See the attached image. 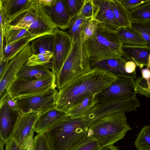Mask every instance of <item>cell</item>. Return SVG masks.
Returning a JSON list of instances; mask_svg holds the SVG:
<instances>
[{"label": "cell", "instance_id": "1", "mask_svg": "<svg viewBox=\"0 0 150 150\" xmlns=\"http://www.w3.org/2000/svg\"><path fill=\"white\" fill-rule=\"evenodd\" d=\"M117 78L99 69H92L58 90L55 107L67 112L85 98L103 91Z\"/></svg>", "mask_w": 150, "mask_h": 150}, {"label": "cell", "instance_id": "2", "mask_svg": "<svg viewBox=\"0 0 150 150\" xmlns=\"http://www.w3.org/2000/svg\"><path fill=\"white\" fill-rule=\"evenodd\" d=\"M90 124L84 117L62 118L45 133L51 150H69L86 135Z\"/></svg>", "mask_w": 150, "mask_h": 150}, {"label": "cell", "instance_id": "3", "mask_svg": "<svg viewBox=\"0 0 150 150\" xmlns=\"http://www.w3.org/2000/svg\"><path fill=\"white\" fill-rule=\"evenodd\" d=\"M132 129L127 122L125 113L120 112L92 122L88 127L87 134L96 140L101 148L116 143Z\"/></svg>", "mask_w": 150, "mask_h": 150}, {"label": "cell", "instance_id": "4", "mask_svg": "<svg viewBox=\"0 0 150 150\" xmlns=\"http://www.w3.org/2000/svg\"><path fill=\"white\" fill-rule=\"evenodd\" d=\"M122 44L116 32L99 24L97 32L93 37L85 40L83 46L90 62L123 56Z\"/></svg>", "mask_w": 150, "mask_h": 150}, {"label": "cell", "instance_id": "5", "mask_svg": "<svg viewBox=\"0 0 150 150\" xmlns=\"http://www.w3.org/2000/svg\"><path fill=\"white\" fill-rule=\"evenodd\" d=\"M91 70L90 61L86 54L81 40L79 42H73L70 53L59 75L56 78L58 90Z\"/></svg>", "mask_w": 150, "mask_h": 150}, {"label": "cell", "instance_id": "6", "mask_svg": "<svg viewBox=\"0 0 150 150\" xmlns=\"http://www.w3.org/2000/svg\"><path fill=\"white\" fill-rule=\"evenodd\" d=\"M56 87V76L54 74L32 80L15 78L6 91L12 98L15 99L42 93Z\"/></svg>", "mask_w": 150, "mask_h": 150}, {"label": "cell", "instance_id": "7", "mask_svg": "<svg viewBox=\"0 0 150 150\" xmlns=\"http://www.w3.org/2000/svg\"><path fill=\"white\" fill-rule=\"evenodd\" d=\"M58 90L51 88L40 93L15 99L21 114L31 112L43 113L55 107Z\"/></svg>", "mask_w": 150, "mask_h": 150}, {"label": "cell", "instance_id": "8", "mask_svg": "<svg viewBox=\"0 0 150 150\" xmlns=\"http://www.w3.org/2000/svg\"><path fill=\"white\" fill-rule=\"evenodd\" d=\"M140 104L135 97L126 99H118L97 102L84 115L91 123L94 120L112 114L135 111Z\"/></svg>", "mask_w": 150, "mask_h": 150}, {"label": "cell", "instance_id": "9", "mask_svg": "<svg viewBox=\"0 0 150 150\" xmlns=\"http://www.w3.org/2000/svg\"><path fill=\"white\" fill-rule=\"evenodd\" d=\"M137 93L134 79L117 77L110 86L95 96L98 102L132 98L136 97Z\"/></svg>", "mask_w": 150, "mask_h": 150}, {"label": "cell", "instance_id": "10", "mask_svg": "<svg viewBox=\"0 0 150 150\" xmlns=\"http://www.w3.org/2000/svg\"><path fill=\"white\" fill-rule=\"evenodd\" d=\"M54 43L51 60L52 70L56 78L59 75L71 51L73 40L67 32L57 28L54 34Z\"/></svg>", "mask_w": 150, "mask_h": 150}, {"label": "cell", "instance_id": "11", "mask_svg": "<svg viewBox=\"0 0 150 150\" xmlns=\"http://www.w3.org/2000/svg\"><path fill=\"white\" fill-rule=\"evenodd\" d=\"M33 54L31 44H29L9 61L0 77V98L15 79L22 66Z\"/></svg>", "mask_w": 150, "mask_h": 150}, {"label": "cell", "instance_id": "12", "mask_svg": "<svg viewBox=\"0 0 150 150\" xmlns=\"http://www.w3.org/2000/svg\"><path fill=\"white\" fill-rule=\"evenodd\" d=\"M40 113L31 112L21 114L11 136L23 149L28 139L33 135L38 117Z\"/></svg>", "mask_w": 150, "mask_h": 150}, {"label": "cell", "instance_id": "13", "mask_svg": "<svg viewBox=\"0 0 150 150\" xmlns=\"http://www.w3.org/2000/svg\"><path fill=\"white\" fill-rule=\"evenodd\" d=\"M36 15L31 25L25 29L33 35H54L57 27L46 14L39 0H32Z\"/></svg>", "mask_w": 150, "mask_h": 150}, {"label": "cell", "instance_id": "14", "mask_svg": "<svg viewBox=\"0 0 150 150\" xmlns=\"http://www.w3.org/2000/svg\"><path fill=\"white\" fill-rule=\"evenodd\" d=\"M0 137L6 142L11 137L18 118L21 114L18 110L10 108L0 102Z\"/></svg>", "mask_w": 150, "mask_h": 150}, {"label": "cell", "instance_id": "15", "mask_svg": "<svg viewBox=\"0 0 150 150\" xmlns=\"http://www.w3.org/2000/svg\"><path fill=\"white\" fill-rule=\"evenodd\" d=\"M128 60L124 56L105 59L98 62H90L91 69L97 68L108 71L117 77L136 79L137 76L127 73L125 64Z\"/></svg>", "mask_w": 150, "mask_h": 150}, {"label": "cell", "instance_id": "16", "mask_svg": "<svg viewBox=\"0 0 150 150\" xmlns=\"http://www.w3.org/2000/svg\"><path fill=\"white\" fill-rule=\"evenodd\" d=\"M43 8L56 27L62 30L69 28L71 19L64 0H55L51 6Z\"/></svg>", "mask_w": 150, "mask_h": 150}, {"label": "cell", "instance_id": "17", "mask_svg": "<svg viewBox=\"0 0 150 150\" xmlns=\"http://www.w3.org/2000/svg\"><path fill=\"white\" fill-rule=\"evenodd\" d=\"M123 56L128 60L134 62L139 68L150 66V47L147 46L122 45Z\"/></svg>", "mask_w": 150, "mask_h": 150}, {"label": "cell", "instance_id": "18", "mask_svg": "<svg viewBox=\"0 0 150 150\" xmlns=\"http://www.w3.org/2000/svg\"><path fill=\"white\" fill-rule=\"evenodd\" d=\"M99 7L94 19L105 28L116 32L120 26L115 18L112 7V0H95Z\"/></svg>", "mask_w": 150, "mask_h": 150}, {"label": "cell", "instance_id": "19", "mask_svg": "<svg viewBox=\"0 0 150 150\" xmlns=\"http://www.w3.org/2000/svg\"><path fill=\"white\" fill-rule=\"evenodd\" d=\"M67 112L59 110L55 107L40 114L36 122L35 132L38 134L45 133L63 118Z\"/></svg>", "mask_w": 150, "mask_h": 150}, {"label": "cell", "instance_id": "20", "mask_svg": "<svg viewBox=\"0 0 150 150\" xmlns=\"http://www.w3.org/2000/svg\"><path fill=\"white\" fill-rule=\"evenodd\" d=\"M32 0H0L6 24L13 18L31 6Z\"/></svg>", "mask_w": 150, "mask_h": 150}, {"label": "cell", "instance_id": "21", "mask_svg": "<svg viewBox=\"0 0 150 150\" xmlns=\"http://www.w3.org/2000/svg\"><path fill=\"white\" fill-rule=\"evenodd\" d=\"M50 69L52 65L28 66L25 63L22 67L16 78L27 80H35L54 74Z\"/></svg>", "mask_w": 150, "mask_h": 150}, {"label": "cell", "instance_id": "22", "mask_svg": "<svg viewBox=\"0 0 150 150\" xmlns=\"http://www.w3.org/2000/svg\"><path fill=\"white\" fill-rule=\"evenodd\" d=\"M116 33L122 45H147L146 42L140 33L132 26L120 27Z\"/></svg>", "mask_w": 150, "mask_h": 150}, {"label": "cell", "instance_id": "23", "mask_svg": "<svg viewBox=\"0 0 150 150\" xmlns=\"http://www.w3.org/2000/svg\"><path fill=\"white\" fill-rule=\"evenodd\" d=\"M35 15V10L31 1V7L13 18L7 24L6 27L13 29H25L31 25Z\"/></svg>", "mask_w": 150, "mask_h": 150}, {"label": "cell", "instance_id": "24", "mask_svg": "<svg viewBox=\"0 0 150 150\" xmlns=\"http://www.w3.org/2000/svg\"><path fill=\"white\" fill-rule=\"evenodd\" d=\"M39 37L33 35L24 38L7 45L4 44L3 50V58L9 61L20 52L30 42Z\"/></svg>", "mask_w": 150, "mask_h": 150}, {"label": "cell", "instance_id": "25", "mask_svg": "<svg viewBox=\"0 0 150 150\" xmlns=\"http://www.w3.org/2000/svg\"><path fill=\"white\" fill-rule=\"evenodd\" d=\"M31 42L33 54H40L47 51L53 53L54 43L53 35H42L32 40Z\"/></svg>", "mask_w": 150, "mask_h": 150}, {"label": "cell", "instance_id": "26", "mask_svg": "<svg viewBox=\"0 0 150 150\" xmlns=\"http://www.w3.org/2000/svg\"><path fill=\"white\" fill-rule=\"evenodd\" d=\"M96 95L88 96L77 105L70 109L67 112V116L73 118L84 117L97 102Z\"/></svg>", "mask_w": 150, "mask_h": 150}, {"label": "cell", "instance_id": "27", "mask_svg": "<svg viewBox=\"0 0 150 150\" xmlns=\"http://www.w3.org/2000/svg\"><path fill=\"white\" fill-rule=\"evenodd\" d=\"M90 19L79 14L71 19L67 33L74 42H79L81 40V33L86 23Z\"/></svg>", "mask_w": 150, "mask_h": 150}, {"label": "cell", "instance_id": "28", "mask_svg": "<svg viewBox=\"0 0 150 150\" xmlns=\"http://www.w3.org/2000/svg\"><path fill=\"white\" fill-rule=\"evenodd\" d=\"M112 5L115 17L120 27L131 26L132 21L130 12L122 5L120 0H112Z\"/></svg>", "mask_w": 150, "mask_h": 150}, {"label": "cell", "instance_id": "29", "mask_svg": "<svg viewBox=\"0 0 150 150\" xmlns=\"http://www.w3.org/2000/svg\"><path fill=\"white\" fill-rule=\"evenodd\" d=\"M33 35L28 30L24 29H13L6 27L4 33L5 45H7L22 38Z\"/></svg>", "mask_w": 150, "mask_h": 150}, {"label": "cell", "instance_id": "30", "mask_svg": "<svg viewBox=\"0 0 150 150\" xmlns=\"http://www.w3.org/2000/svg\"><path fill=\"white\" fill-rule=\"evenodd\" d=\"M137 150H150V126L146 125L141 130L134 142Z\"/></svg>", "mask_w": 150, "mask_h": 150}, {"label": "cell", "instance_id": "31", "mask_svg": "<svg viewBox=\"0 0 150 150\" xmlns=\"http://www.w3.org/2000/svg\"><path fill=\"white\" fill-rule=\"evenodd\" d=\"M132 21H150V1L130 12Z\"/></svg>", "mask_w": 150, "mask_h": 150}, {"label": "cell", "instance_id": "32", "mask_svg": "<svg viewBox=\"0 0 150 150\" xmlns=\"http://www.w3.org/2000/svg\"><path fill=\"white\" fill-rule=\"evenodd\" d=\"M53 55L49 51L36 54H33L28 59L26 64L28 66L45 65L50 63Z\"/></svg>", "mask_w": 150, "mask_h": 150}, {"label": "cell", "instance_id": "33", "mask_svg": "<svg viewBox=\"0 0 150 150\" xmlns=\"http://www.w3.org/2000/svg\"><path fill=\"white\" fill-rule=\"evenodd\" d=\"M131 26L141 35L147 44L150 47V21H134Z\"/></svg>", "mask_w": 150, "mask_h": 150}, {"label": "cell", "instance_id": "34", "mask_svg": "<svg viewBox=\"0 0 150 150\" xmlns=\"http://www.w3.org/2000/svg\"><path fill=\"white\" fill-rule=\"evenodd\" d=\"M101 148L97 141L86 135L69 150H99Z\"/></svg>", "mask_w": 150, "mask_h": 150}, {"label": "cell", "instance_id": "35", "mask_svg": "<svg viewBox=\"0 0 150 150\" xmlns=\"http://www.w3.org/2000/svg\"><path fill=\"white\" fill-rule=\"evenodd\" d=\"M99 9V7L95 0H85L79 14L86 18L94 19L97 14Z\"/></svg>", "mask_w": 150, "mask_h": 150}, {"label": "cell", "instance_id": "36", "mask_svg": "<svg viewBox=\"0 0 150 150\" xmlns=\"http://www.w3.org/2000/svg\"><path fill=\"white\" fill-rule=\"evenodd\" d=\"M99 22L95 19H90L86 23L81 35L82 42L94 37L97 31Z\"/></svg>", "mask_w": 150, "mask_h": 150}, {"label": "cell", "instance_id": "37", "mask_svg": "<svg viewBox=\"0 0 150 150\" xmlns=\"http://www.w3.org/2000/svg\"><path fill=\"white\" fill-rule=\"evenodd\" d=\"M149 68L150 71V66ZM134 82L137 93L150 98V75L147 79L139 76Z\"/></svg>", "mask_w": 150, "mask_h": 150}, {"label": "cell", "instance_id": "38", "mask_svg": "<svg viewBox=\"0 0 150 150\" xmlns=\"http://www.w3.org/2000/svg\"><path fill=\"white\" fill-rule=\"evenodd\" d=\"M85 0H64L70 16L72 19L81 11Z\"/></svg>", "mask_w": 150, "mask_h": 150}, {"label": "cell", "instance_id": "39", "mask_svg": "<svg viewBox=\"0 0 150 150\" xmlns=\"http://www.w3.org/2000/svg\"><path fill=\"white\" fill-rule=\"evenodd\" d=\"M33 150H51L44 133L38 134L34 137Z\"/></svg>", "mask_w": 150, "mask_h": 150}, {"label": "cell", "instance_id": "40", "mask_svg": "<svg viewBox=\"0 0 150 150\" xmlns=\"http://www.w3.org/2000/svg\"><path fill=\"white\" fill-rule=\"evenodd\" d=\"M122 5L130 12L150 0H120Z\"/></svg>", "mask_w": 150, "mask_h": 150}, {"label": "cell", "instance_id": "41", "mask_svg": "<svg viewBox=\"0 0 150 150\" xmlns=\"http://www.w3.org/2000/svg\"><path fill=\"white\" fill-rule=\"evenodd\" d=\"M0 102L6 103L12 109L19 110L16 100L12 98L6 91L4 92L0 98Z\"/></svg>", "mask_w": 150, "mask_h": 150}, {"label": "cell", "instance_id": "42", "mask_svg": "<svg viewBox=\"0 0 150 150\" xmlns=\"http://www.w3.org/2000/svg\"><path fill=\"white\" fill-rule=\"evenodd\" d=\"M5 150H23L19 144L11 138L5 142Z\"/></svg>", "mask_w": 150, "mask_h": 150}, {"label": "cell", "instance_id": "43", "mask_svg": "<svg viewBox=\"0 0 150 150\" xmlns=\"http://www.w3.org/2000/svg\"><path fill=\"white\" fill-rule=\"evenodd\" d=\"M137 66L136 63L134 62L128 61L125 64L126 71L129 74L137 75L135 70Z\"/></svg>", "mask_w": 150, "mask_h": 150}, {"label": "cell", "instance_id": "44", "mask_svg": "<svg viewBox=\"0 0 150 150\" xmlns=\"http://www.w3.org/2000/svg\"><path fill=\"white\" fill-rule=\"evenodd\" d=\"M4 31L3 29L0 28V59L4 58L3 54V50L4 45Z\"/></svg>", "mask_w": 150, "mask_h": 150}, {"label": "cell", "instance_id": "45", "mask_svg": "<svg viewBox=\"0 0 150 150\" xmlns=\"http://www.w3.org/2000/svg\"><path fill=\"white\" fill-rule=\"evenodd\" d=\"M9 61L4 58L0 59V77L2 75L3 72Z\"/></svg>", "mask_w": 150, "mask_h": 150}, {"label": "cell", "instance_id": "46", "mask_svg": "<svg viewBox=\"0 0 150 150\" xmlns=\"http://www.w3.org/2000/svg\"><path fill=\"white\" fill-rule=\"evenodd\" d=\"M42 6L43 7L51 6L55 2V0H39Z\"/></svg>", "mask_w": 150, "mask_h": 150}, {"label": "cell", "instance_id": "47", "mask_svg": "<svg viewBox=\"0 0 150 150\" xmlns=\"http://www.w3.org/2000/svg\"><path fill=\"white\" fill-rule=\"evenodd\" d=\"M119 146L112 145L101 148L99 150H119Z\"/></svg>", "mask_w": 150, "mask_h": 150}, {"label": "cell", "instance_id": "48", "mask_svg": "<svg viewBox=\"0 0 150 150\" xmlns=\"http://www.w3.org/2000/svg\"><path fill=\"white\" fill-rule=\"evenodd\" d=\"M5 142L3 140L0 139V150H4V146L5 144Z\"/></svg>", "mask_w": 150, "mask_h": 150}]
</instances>
